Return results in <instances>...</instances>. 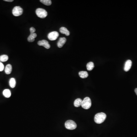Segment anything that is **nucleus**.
<instances>
[{
  "label": "nucleus",
  "instance_id": "f257e3e1",
  "mask_svg": "<svg viewBox=\"0 0 137 137\" xmlns=\"http://www.w3.org/2000/svg\"><path fill=\"white\" fill-rule=\"evenodd\" d=\"M106 115L103 112L98 113L94 116V122L97 124L103 123L106 118Z\"/></svg>",
  "mask_w": 137,
  "mask_h": 137
},
{
  "label": "nucleus",
  "instance_id": "f03ea898",
  "mask_svg": "<svg viewBox=\"0 0 137 137\" xmlns=\"http://www.w3.org/2000/svg\"><path fill=\"white\" fill-rule=\"evenodd\" d=\"M91 106V101L90 98L88 97L85 98L82 102V108L85 109H88L90 108Z\"/></svg>",
  "mask_w": 137,
  "mask_h": 137
},
{
  "label": "nucleus",
  "instance_id": "7ed1b4c3",
  "mask_svg": "<svg viewBox=\"0 0 137 137\" xmlns=\"http://www.w3.org/2000/svg\"><path fill=\"white\" fill-rule=\"evenodd\" d=\"M65 126L66 129L69 130H73L77 128V124L74 121L68 120L65 123Z\"/></svg>",
  "mask_w": 137,
  "mask_h": 137
},
{
  "label": "nucleus",
  "instance_id": "20e7f679",
  "mask_svg": "<svg viewBox=\"0 0 137 137\" xmlns=\"http://www.w3.org/2000/svg\"><path fill=\"white\" fill-rule=\"evenodd\" d=\"M36 13L38 17L40 18H45L47 16V12L45 9H43V8H37L36 10Z\"/></svg>",
  "mask_w": 137,
  "mask_h": 137
},
{
  "label": "nucleus",
  "instance_id": "39448f33",
  "mask_svg": "<svg viewBox=\"0 0 137 137\" xmlns=\"http://www.w3.org/2000/svg\"><path fill=\"white\" fill-rule=\"evenodd\" d=\"M22 13L23 9L20 7H15L13 9L12 14L14 16H20L22 14Z\"/></svg>",
  "mask_w": 137,
  "mask_h": 137
},
{
  "label": "nucleus",
  "instance_id": "423d86ee",
  "mask_svg": "<svg viewBox=\"0 0 137 137\" xmlns=\"http://www.w3.org/2000/svg\"><path fill=\"white\" fill-rule=\"evenodd\" d=\"M59 36V33L57 31H53L50 32L48 35V38L51 41L56 40Z\"/></svg>",
  "mask_w": 137,
  "mask_h": 137
},
{
  "label": "nucleus",
  "instance_id": "0eeeda50",
  "mask_svg": "<svg viewBox=\"0 0 137 137\" xmlns=\"http://www.w3.org/2000/svg\"><path fill=\"white\" fill-rule=\"evenodd\" d=\"M38 45L39 46H42L46 49H49L50 48V45L48 42L45 40L39 41L38 42Z\"/></svg>",
  "mask_w": 137,
  "mask_h": 137
},
{
  "label": "nucleus",
  "instance_id": "6e6552de",
  "mask_svg": "<svg viewBox=\"0 0 137 137\" xmlns=\"http://www.w3.org/2000/svg\"><path fill=\"white\" fill-rule=\"evenodd\" d=\"M132 64V63L131 61L130 60H128L125 62L124 68V71L125 72H128L130 70Z\"/></svg>",
  "mask_w": 137,
  "mask_h": 137
},
{
  "label": "nucleus",
  "instance_id": "1a4fd4ad",
  "mask_svg": "<svg viewBox=\"0 0 137 137\" xmlns=\"http://www.w3.org/2000/svg\"><path fill=\"white\" fill-rule=\"evenodd\" d=\"M66 42V39L65 37L60 38L57 43V46L59 48H62Z\"/></svg>",
  "mask_w": 137,
  "mask_h": 137
},
{
  "label": "nucleus",
  "instance_id": "9d476101",
  "mask_svg": "<svg viewBox=\"0 0 137 137\" xmlns=\"http://www.w3.org/2000/svg\"><path fill=\"white\" fill-rule=\"evenodd\" d=\"M59 31L61 33L65 34L67 36H69L70 35V33L69 31L67 30L66 28L65 27H62L60 28Z\"/></svg>",
  "mask_w": 137,
  "mask_h": 137
},
{
  "label": "nucleus",
  "instance_id": "9b49d317",
  "mask_svg": "<svg viewBox=\"0 0 137 137\" xmlns=\"http://www.w3.org/2000/svg\"><path fill=\"white\" fill-rule=\"evenodd\" d=\"M5 72L7 74H10L12 71V66L11 65L8 64L6 65L5 69Z\"/></svg>",
  "mask_w": 137,
  "mask_h": 137
},
{
  "label": "nucleus",
  "instance_id": "f8f14e48",
  "mask_svg": "<svg viewBox=\"0 0 137 137\" xmlns=\"http://www.w3.org/2000/svg\"><path fill=\"white\" fill-rule=\"evenodd\" d=\"M82 100L81 99H77L74 102V106L75 107H79L82 105Z\"/></svg>",
  "mask_w": 137,
  "mask_h": 137
},
{
  "label": "nucleus",
  "instance_id": "ddd939ff",
  "mask_svg": "<svg viewBox=\"0 0 137 137\" xmlns=\"http://www.w3.org/2000/svg\"><path fill=\"white\" fill-rule=\"evenodd\" d=\"M3 94L6 98H10L11 95V91L8 89H6L3 91Z\"/></svg>",
  "mask_w": 137,
  "mask_h": 137
},
{
  "label": "nucleus",
  "instance_id": "4468645a",
  "mask_svg": "<svg viewBox=\"0 0 137 137\" xmlns=\"http://www.w3.org/2000/svg\"><path fill=\"white\" fill-rule=\"evenodd\" d=\"M79 74L80 77L82 79L87 78L88 76V72L86 71H82L79 72Z\"/></svg>",
  "mask_w": 137,
  "mask_h": 137
},
{
  "label": "nucleus",
  "instance_id": "2eb2a0df",
  "mask_svg": "<svg viewBox=\"0 0 137 137\" xmlns=\"http://www.w3.org/2000/svg\"><path fill=\"white\" fill-rule=\"evenodd\" d=\"M16 80L14 78H12L10 79L9 81V85L12 88H14L16 86Z\"/></svg>",
  "mask_w": 137,
  "mask_h": 137
},
{
  "label": "nucleus",
  "instance_id": "dca6fc26",
  "mask_svg": "<svg viewBox=\"0 0 137 137\" xmlns=\"http://www.w3.org/2000/svg\"><path fill=\"white\" fill-rule=\"evenodd\" d=\"M94 67V64L92 62H89L88 63L87 65V67L88 71H90L92 70Z\"/></svg>",
  "mask_w": 137,
  "mask_h": 137
},
{
  "label": "nucleus",
  "instance_id": "f3484780",
  "mask_svg": "<svg viewBox=\"0 0 137 137\" xmlns=\"http://www.w3.org/2000/svg\"><path fill=\"white\" fill-rule=\"evenodd\" d=\"M8 57L6 55H2L0 56V62H6L8 60Z\"/></svg>",
  "mask_w": 137,
  "mask_h": 137
},
{
  "label": "nucleus",
  "instance_id": "a211bd4d",
  "mask_svg": "<svg viewBox=\"0 0 137 137\" xmlns=\"http://www.w3.org/2000/svg\"><path fill=\"white\" fill-rule=\"evenodd\" d=\"M40 2L46 6H49L51 4V0H40Z\"/></svg>",
  "mask_w": 137,
  "mask_h": 137
},
{
  "label": "nucleus",
  "instance_id": "6ab92c4d",
  "mask_svg": "<svg viewBox=\"0 0 137 137\" xmlns=\"http://www.w3.org/2000/svg\"><path fill=\"white\" fill-rule=\"evenodd\" d=\"M34 40H35V39H34V38L32 37L30 35L28 37V40L29 42H33Z\"/></svg>",
  "mask_w": 137,
  "mask_h": 137
},
{
  "label": "nucleus",
  "instance_id": "aec40b11",
  "mask_svg": "<svg viewBox=\"0 0 137 137\" xmlns=\"http://www.w3.org/2000/svg\"><path fill=\"white\" fill-rule=\"evenodd\" d=\"M4 65L2 62L0 61V71H2L4 70Z\"/></svg>",
  "mask_w": 137,
  "mask_h": 137
},
{
  "label": "nucleus",
  "instance_id": "412c9836",
  "mask_svg": "<svg viewBox=\"0 0 137 137\" xmlns=\"http://www.w3.org/2000/svg\"><path fill=\"white\" fill-rule=\"evenodd\" d=\"M30 34L34 33L36 31V29L34 27H31L30 29Z\"/></svg>",
  "mask_w": 137,
  "mask_h": 137
},
{
  "label": "nucleus",
  "instance_id": "4be33fe9",
  "mask_svg": "<svg viewBox=\"0 0 137 137\" xmlns=\"http://www.w3.org/2000/svg\"><path fill=\"white\" fill-rule=\"evenodd\" d=\"M30 35L32 36V37L34 38V39L36 38L37 36V34H36V33H34L30 34Z\"/></svg>",
  "mask_w": 137,
  "mask_h": 137
},
{
  "label": "nucleus",
  "instance_id": "5701e85b",
  "mask_svg": "<svg viewBox=\"0 0 137 137\" xmlns=\"http://www.w3.org/2000/svg\"><path fill=\"white\" fill-rule=\"evenodd\" d=\"M4 1H6V2H13L14 0H4Z\"/></svg>",
  "mask_w": 137,
  "mask_h": 137
},
{
  "label": "nucleus",
  "instance_id": "b1692460",
  "mask_svg": "<svg viewBox=\"0 0 137 137\" xmlns=\"http://www.w3.org/2000/svg\"><path fill=\"white\" fill-rule=\"evenodd\" d=\"M134 91H135V92L136 93V95H137V88H136L134 90Z\"/></svg>",
  "mask_w": 137,
  "mask_h": 137
}]
</instances>
